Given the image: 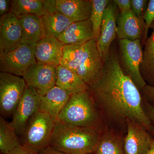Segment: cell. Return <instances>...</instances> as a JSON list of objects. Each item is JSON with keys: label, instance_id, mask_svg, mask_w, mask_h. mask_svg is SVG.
I'll list each match as a JSON object with an SVG mask.
<instances>
[{"label": "cell", "instance_id": "836d02e7", "mask_svg": "<svg viewBox=\"0 0 154 154\" xmlns=\"http://www.w3.org/2000/svg\"><path fill=\"white\" fill-rule=\"evenodd\" d=\"M7 154H38L21 145Z\"/></svg>", "mask_w": 154, "mask_h": 154}, {"label": "cell", "instance_id": "3957f363", "mask_svg": "<svg viewBox=\"0 0 154 154\" xmlns=\"http://www.w3.org/2000/svg\"><path fill=\"white\" fill-rule=\"evenodd\" d=\"M57 120L100 133L107 128L88 90L72 95Z\"/></svg>", "mask_w": 154, "mask_h": 154}, {"label": "cell", "instance_id": "9a60e30c", "mask_svg": "<svg viewBox=\"0 0 154 154\" xmlns=\"http://www.w3.org/2000/svg\"><path fill=\"white\" fill-rule=\"evenodd\" d=\"M145 29V22L140 20L132 10L119 14L117 19V37L119 40H142Z\"/></svg>", "mask_w": 154, "mask_h": 154}, {"label": "cell", "instance_id": "e575fe53", "mask_svg": "<svg viewBox=\"0 0 154 154\" xmlns=\"http://www.w3.org/2000/svg\"><path fill=\"white\" fill-rule=\"evenodd\" d=\"M38 154H66L60 151L57 150L51 147H46L40 151Z\"/></svg>", "mask_w": 154, "mask_h": 154}, {"label": "cell", "instance_id": "4dcf8cb0", "mask_svg": "<svg viewBox=\"0 0 154 154\" xmlns=\"http://www.w3.org/2000/svg\"><path fill=\"white\" fill-rule=\"evenodd\" d=\"M144 109L147 116L150 122L152 129L153 136H154V106L150 105L143 99Z\"/></svg>", "mask_w": 154, "mask_h": 154}, {"label": "cell", "instance_id": "277c9868", "mask_svg": "<svg viewBox=\"0 0 154 154\" xmlns=\"http://www.w3.org/2000/svg\"><path fill=\"white\" fill-rule=\"evenodd\" d=\"M54 125L47 113L38 110L30 119L22 134V145L38 154L49 146Z\"/></svg>", "mask_w": 154, "mask_h": 154}, {"label": "cell", "instance_id": "d4e9b609", "mask_svg": "<svg viewBox=\"0 0 154 154\" xmlns=\"http://www.w3.org/2000/svg\"><path fill=\"white\" fill-rule=\"evenodd\" d=\"M17 134L10 122L0 117V151L7 154L21 146Z\"/></svg>", "mask_w": 154, "mask_h": 154}, {"label": "cell", "instance_id": "603a6c76", "mask_svg": "<svg viewBox=\"0 0 154 154\" xmlns=\"http://www.w3.org/2000/svg\"><path fill=\"white\" fill-rule=\"evenodd\" d=\"M141 75L147 85L154 87V30L144 45Z\"/></svg>", "mask_w": 154, "mask_h": 154}, {"label": "cell", "instance_id": "d590c367", "mask_svg": "<svg viewBox=\"0 0 154 154\" xmlns=\"http://www.w3.org/2000/svg\"><path fill=\"white\" fill-rule=\"evenodd\" d=\"M146 154H154V140L152 143L151 146L148 152Z\"/></svg>", "mask_w": 154, "mask_h": 154}, {"label": "cell", "instance_id": "9c48e42d", "mask_svg": "<svg viewBox=\"0 0 154 154\" xmlns=\"http://www.w3.org/2000/svg\"><path fill=\"white\" fill-rule=\"evenodd\" d=\"M40 96L27 85L22 99L10 122L17 134H22L30 119L39 110Z\"/></svg>", "mask_w": 154, "mask_h": 154}, {"label": "cell", "instance_id": "7a4b0ae2", "mask_svg": "<svg viewBox=\"0 0 154 154\" xmlns=\"http://www.w3.org/2000/svg\"><path fill=\"white\" fill-rule=\"evenodd\" d=\"M101 134L57 120L49 146L66 154H93Z\"/></svg>", "mask_w": 154, "mask_h": 154}, {"label": "cell", "instance_id": "d6986e66", "mask_svg": "<svg viewBox=\"0 0 154 154\" xmlns=\"http://www.w3.org/2000/svg\"><path fill=\"white\" fill-rule=\"evenodd\" d=\"M57 38L64 45L83 44L94 39L91 20L73 22Z\"/></svg>", "mask_w": 154, "mask_h": 154}, {"label": "cell", "instance_id": "ac0fdd59", "mask_svg": "<svg viewBox=\"0 0 154 154\" xmlns=\"http://www.w3.org/2000/svg\"><path fill=\"white\" fill-rule=\"evenodd\" d=\"M55 8L73 22L90 19L92 3L90 0H55Z\"/></svg>", "mask_w": 154, "mask_h": 154}, {"label": "cell", "instance_id": "4316f807", "mask_svg": "<svg viewBox=\"0 0 154 154\" xmlns=\"http://www.w3.org/2000/svg\"><path fill=\"white\" fill-rule=\"evenodd\" d=\"M92 10L90 19L93 25L94 38L98 41L100 37V31L104 12L110 3V0H91Z\"/></svg>", "mask_w": 154, "mask_h": 154}, {"label": "cell", "instance_id": "f1b7e54d", "mask_svg": "<svg viewBox=\"0 0 154 154\" xmlns=\"http://www.w3.org/2000/svg\"><path fill=\"white\" fill-rule=\"evenodd\" d=\"M148 2L147 0H131V10L135 16L143 22H144L143 16Z\"/></svg>", "mask_w": 154, "mask_h": 154}, {"label": "cell", "instance_id": "83f0119b", "mask_svg": "<svg viewBox=\"0 0 154 154\" xmlns=\"http://www.w3.org/2000/svg\"><path fill=\"white\" fill-rule=\"evenodd\" d=\"M143 19L145 24V29L141 43L144 45L148 37L149 29L150 28L152 23L154 21V0L149 1L147 7L143 16Z\"/></svg>", "mask_w": 154, "mask_h": 154}, {"label": "cell", "instance_id": "484cf974", "mask_svg": "<svg viewBox=\"0 0 154 154\" xmlns=\"http://www.w3.org/2000/svg\"><path fill=\"white\" fill-rule=\"evenodd\" d=\"M83 44L64 45L60 65L76 72L84 52Z\"/></svg>", "mask_w": 154, "mask_h": 154}, {"label": "cell", "instance_id": "d6a6232c", "mask_svg": "<svg viewBox=\"0 0 154 154\" xmlns=\"http://www.w3.org/2000/svg\"><path fill=\"white\" fill-rule=\"evenodd\" d=\"M12 1L0 0V15L1 17L8 14L11 11Z\"/></svg>", "mask_w": 154, "mask_h": 154}, {"label": "cell", "instance_id": "8d00e7d4", "mask_svg": "<svg viewBox=\"0 0 154 154\" xmlns=\"http://www.w3.org/2000/svg\"><path fill=\"white\" fill-rule=\"evenodd\" d=\"M150 28H151L152 30H154V21L153 22H152V23L151 26L150 27Z\"/></svg>", "mask_w": 154, "mask_h": 154}, {"label": "cell", "instance_id": "2e32d148", "mask_svg": "<svg viewBox=\"0 0 154 154\" xmlns=\"http://www.w3.org/2000/svg\"><path fill=\"white\" fill-rule=\"evenodd\" d=\"M45 5L46 13L40 18L44 26L45 36L57 38L73 22L56 9L54 0L45 1Z\"/></svg>", "mask_w": 154, "mask_h": 154}, {"label": "cell", "instance_id": "6da1fadb", "mask_svg": "<svg viewBox=\"0 0 154 154\" xmlns=\"http://www.w3.org/2000/svg\"><path fill=\"white\" fill-rule=\"evenodd\" d=\"M88 91L107 128L125 135L128 121L134 120L153 136L141 91L122 69L115 50L110 48L102 74Z\"/></svg>", "mask_w": 154, "mask_h": 154}, {"label": "cell", "instance_id": "ffe728a7", "mask_svg": "<svg viewBox=\"0 0 154 154\" xmlns=\"http://www.w3.org/2000/svg\"><path fill=\"white\" fill-rule=\"evenodd\" d=\"M56 68V86L65 91L70 96L89 89L88 85L75 72L60 65Z\"/></svg>", "mask_w": 154, "mask_h": 154}, {"label": "cell", "instance_id": "ba28073f", "mask_svg": "<svg viewBox=\"0 0 154 154\" xmlns=\"http://www.w3.org/2000/svg\"><path fill=\"white\" fill-rule=\"evenodd\" d=\"M104 64L97 48V41L94 38L85 43L82 57L76 73L89 87L102 74Z\"/></svg>", "mask_w": 154, "mask_h": 154}, {"label": "cell", "instance_id": "30bf717a", "mask_svg": "<svg viewBox=\"0 0 154 154\" xmlns=\"http://www.w3.org/2000/svg\"><path fill=\"white\" fill-rule=\"evenodd\" d=\"M22 77L27 85L33 88L39 96H43L56 86V68L36 62Z\"/></svg>", "mask_w": 154, "mask_h": 154}, {"label": "cell", "instance_id": "f546056e", "mask_svg": "<svg viewBox=\"0 0 154 154\" xmlns=\"http://www.w3.org/2000/svg\"><path fill=\"white\" fill-rule=\"evenodd\" d=\"M140 91L146 102L154 106V87L146 85Z\"/></svg>", "mask_w": 154, "mask_h": 154}, {"label": "cell", "instance_id": "7402d4cb", "mask_svg": "<svg viewBox=\"0 0 154 154\" xmlns=\"http://www.w3.org/2000/svg\"><path fill=\"white\" fill-rule=\"evenodd\" d=\"M125 135L106 128L102 133L93 154H125L124 149Z\"/></svg>", "mask_w": 154, "mask_h": 154}, {"label": "cell", "instance_id": "1f68e13d", "mask_svg": "<svg viewBox=\"0 0 154 154\" xmlns=\"http://www.w3.org/2000/svg\"><path fill=\"white\" fill-rule=\"evenodd\" d=\"M119 10V14H123L131 11V0H113Z\"/></svg>", "mask_w": 154, "mask_h": 154}, {"label": "cell", "instance_id": "5b68a950", "mask_svg": "<svg viewBox=\"0 0 154 154\" xmlns=\"http://www.w3.org/2000/svg\"><path fill=\"white\" fill-rule=\"evenodd\" d=\"M118 57L120 67L140 91L146 84L140 72L143 56V49L140 39L119 40Z\"/></svg>", "mask_w": 154, "mask_h": 154}, {"label": "cell", "instance_id": "8992f818", "mask_svg": "<svg viewBox=\"0 0 154 154\" xmlns=\"http://www.w3.org/2000/svg\"><path fill=\"white\" fill-rule=\"evenodd\" d=\"M27 84L22 77L0 73V113L8 117L14 114L22 99Z\"/></svg>", "mask_w": 154, "mask_h": 154}, {"label": "cell", "instance_id": "7c38bea8", "mask_svg": "<svg viewBox=\"0 0 154 154\" xmlns=\"http://www.w3.org/2000/svg\"><path fill=\"white\" fill-rule=\"evenodd\" d=\"M154 138L151 134L139 122L128 120L124 138L125 154H146L148 152Z\"/></svg>", "mask_w": 154, "mask_h": 154}, {"label": "cell", "instance_id": "8fae6325", "mask_svg": "<svg viewBox=\"0 0 154 154\" xmlns=\"http://www.w3.org/2000/svg\"><path fill=\"white\" fill-rule=\"evenodd\" d=\"M118 9L111 1L104 12L100 37L97 42V48L104 63L109 57L111 45L117 37Z\"/></svg>", "mask_w": 154, "mask_h": 154}, {"label": "cell", "instance_id": "5bb4252c", "mask_svg": "<svg viewBox=\"0 0 154 154\" xmlns=\"http://www.w3.org/2000/svg\"><path fill=\"white\" fill-rule=\"evenodd\" d=\"M64 45L56 37L45 36L34 48L37 62L57 67L60 64Z\"/></svg>", "mask_w": 154, "mask_h": 154}, {"label": "cell", "instance_id": "44dd1931", "mask_svg": "<svg viewBox=\"0 0 154 154\" xmlns=\"http://www.w3.org/2000/svg\"><path fill=\"white\" fill-rule=\"evenodd\" d=\"M19 19L22 29L21 44L35 48L36 44L45 36L41 18L35 16H26Z\"/></svg>", "mask_w": 154, "mask_h": 154}, {"label": "cell", "instance_id": "e0dca14e", "mask_svg": "<svg viewBox=\"0 0 154 154\" xmlns=\"http://www.w3.org/2000/svg\"><path fill=\"white\" fill-rule=\"evenodd\" d=\"M70 96L60 88L54 86L44 96H40L39 110L47 113L55 122Z\"/></svg>", "mask_w": 154, "mask_h": 154}, {"label": "cell", "instance_id": "cb8c5ba5", "mask_svg": "<svg viewBox=\"0 0 154 154\" xmlns=\"http://www.w3.org/2000/svg\"><path fill=\"white\" fill-rule=\"evenodd\" d=\"M44 0H13L10 12L18 18L26 16L41 17L46 8Z\"/></svg>", "mask_w": 154, "mask_h": 154}, {"label": "cell", "instance_id": "52a82bcc", "mask_svg": "<svg viewBox=\"0 0 154 154\" xmlns=\"http://www.w3.org/2000/svg\"><path fill=\"white\" fill-rule=\"evenodd\" d=\"M36 60L34 48L21 44L8 52L0 53V71L23 77Z\"/></svg>", "mask_w": 154, "mask_h": 154}, {"label": "cell", "instance_id": "4fadbf2b", "mask_svg": "<svg viewBox=\"0 0 154 154\" xmlns=\"http://www.w3.org/2000/svg\"><path fill=\"white\" fill-rule=\"evenodd\" d=\"M22 29L20 19L10 13L0 18V53L18 47L22 42Z\"/></svg>", "mask_w": 154, "mask_h": 154}]
</instances>
